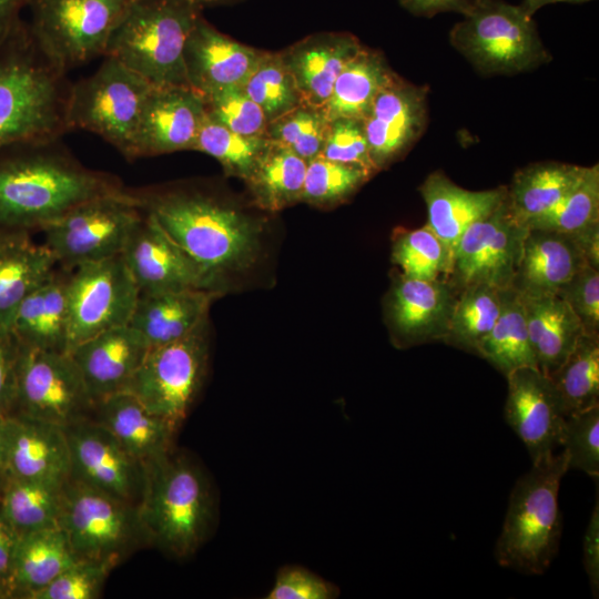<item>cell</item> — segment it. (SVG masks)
<instances>
[{"label": "cell", "instance_id": "6da1fadb", "mask_svg": "<svg viewBox=\"0 0 599 599\" xmlns=\"http://www.w3.org/2000/svg\"><path fill=\"white\" fill-rule=\"evenodd\" d=\"M124 189L113 174L88 169L59 139L0 148V236L30 234L77 205Z\"/></svg>", "mask_w": 599, "mask_h": 599}, {"label": "cell", "instance_id": "7a4b0ae2", "mask_svg": "<svg viewBox=\"0 0 599 599\" xmlns=\"http://www.w3.org/2000/svg\"><path fill=\"white\" fill-rule=\"evenodd\" d=\"M145 212L220 283L247 268L260 250L262 225L252 216L199 190H130Z\"/></svg>", "mask_w": 599, "mask_h": 599}, {"label": "cell", "instance_id": "3957f363", "mask_svg": "<svg viewBox=\"0 0 599 599\" xmlns=\"http://www.w3.org/2000/svg\"><path fill=\"white\" fill-rule=\"evenodd\" d=\"M68 72L22 20L0 45V148L70 131Z\"/></svg>", "mask_w": 599, "mask_h": 599}, {"label": "cell", "instance_id": "277c9868", "mask_svg": "<svg viewBox=\"0 0 599 599\" xmlns=\"http://www.w3.org/2000/svg\"><path fill=\"white\" fill-rule=\"evenodd\" d=\"M136 509L146 541L176 558L199 549L214 518L205 474L191 458L173 450L144 466Z\"/></svg>", "mask_w": 599, "mask_h": 599}, {"label": "cell", "instance_id": "5b68a950", "mask_svg": "<svg viewBox=\"0 0 599 599\" xmlns=\"http://www.w3.org/2000/svg\"><path fill=\"white\" fill-rule=\"evenodd\" d=\"M569 470L562 450L536 463L515 484L495 557L505 568L542 575L555 558L561 535L558 491Z\"/></svg>", "mask_w": 599, "mask_h": 599}, {"label": "cell", "instance_id": "8992f818", "mask_svg": "<svg viewBox=\"0 0 599 599\" xmlns=\"http://www.w3.org/2000/svg\"><path fill=\"white\" fill-rule=\"evenodd\" d=\"M202 9L190 0H134L111 34L110 57L153 85H189L184 47Z\"/></svg>", "mask_w": 599, "mask_h": 599}, {"label": "cell", "instance_id": "52a82bcc", "mask_svg": "<svg viewBox=\"0 0 599 599\" xmlns=\"http://www.w3.org/2000/svg\"><path fill=\"white\" fill-rule=\"evenodd\" d=\"M460 13L449 41L481 74H516L550 59L521 4L470 0Z\"/></svg>", "mask_w": 599, "mask_h": 599}, {"label": "cell", "instance_id": "ba28073f", "mask_svg": "<svg viewBox=\"0 0 599 599\" xmlns=\"http://www.w3.org/2000/svg\"><path fill=\"white\" fill-rule=\"evenodd\" d=\"M103 58L93 74L72 83L69 130L94 133L130 160L140 115L154 85L118 60Z\"/></svg>", "mask_w": 599, "mask_h": 599}, {"label": "cell", "instance_id": "9c48e42d", "mask_svg": "<svg viewBox=\"0 0 599 599\" xmlns=\"http://www.w3.org/2000/svg\"><path fill=\"white\" fill-rule=\"evenodd\" d=\"M144 210L128 189L85 201L44 225V246L71 271L120 255Z\"/></svg>", "mask_w": 599, "mask_h": 599}, {"label": "cell", "instance_id": "30bf717a", "mask_svg": "<svg viewBox=\"0 0 599 599\" xmlns=\"http://www.w3.org/2000/svg\"><path fill=\"white\" fill-rule=\"evenodd\" d=\"M58 527L78 560L116 566L146 541L135 505L72 479L63 487Z\"/></svg>", "mask_w": 599, "mask_h": 599}, {"label": "cell", "instance_id": "8fae6325", "mask_svg": "<svg viewBox=\"0 0 599 599\" xmlns=\"http://www.w3.org/2000/svg\"><path fill=\"white\" fill-rule=\"evenodd\" d=\"M209 359V322L184 337L151 347L124 392L176 427L203 384Z\"/></svg>", "mask_w": 599, "mask_h": 599}, {"label": "cell", "instance_id": "7c38bea8", "mask_svg": "<svg viewBox=\"0 0 599 599\" xmlns=\"http://www.w3.org/2000/svg\"><path fill=\"white\" fill-rule=\"evenodd\" d=\"M134 0H29L31 32L67 71L103 57Z\"/></svg>", "mask_w": 599, "mask_h": 599}, {"label": "cell", "instance_id": "4fadbf2b", "mask_svg": "<svg viewBox=\"0 0 599 599\" xmlns=\"http://www.w3.org/2000/svg\"><path fill=\"white\" fill-rule=\"evenodd\" d=\"M94 406L68 353L20 346L10 414L67 428L92 418Z\"/></svg>", "mask_w": 599, "mask_h": 599}, {"label": "cell", "instance_id": "5bb4252c", "mask_svg": "<svg viewBox=\"0 0 599 599\" xmlns=\"http://www.w3.org/2000/svg\"><path fill=\"white\" fill-rule=\"evenodd\" d=\"M71 271L67 353L103 331L128 325L140 295L121 254Z\"/></svg>", "mask_w": 599, "mask_h": 599}, {"label": "cell", "instance_id": "9a60e30c", "mask_svg": "<svg viewBox=\"0 0 599 599\" xmlns=\"http://www.w3.org/2000/svg\"><path fill=\"white\" fill-rule=\"evenodd\" d=\"M528 229L511 213L506 197L464 232L454 250L447 282L457 292L478 284L511 287Z\"/></svg>", "mask_w": 599, "mask_h": 599}, {"label": "cell", "instance_id": "2e32d148", "mask_svg": "<svg viewBox=\"0 0 599 599\" xmlns=\"http://www.w3.org/2000/svg\"><path fill=\"white\" fill-rule=\"evenodd\" d=\"M121 257L139 294L222 291L221 283L189 256L145 211L128 236Z\"/></svg>", "mask_w": 599, "mask_h": 599}, {"label": "cell", "instance_id": "e0dca14e", "mask_svg": "<svg viewBox=\"0 0 599 599\" xmlns=\"http://www.w3.org/2000/svg\"><path fill=\"white\" fill-rule=\"evenodd\" d=\"M63 429L70 450V479L138 506L144 466L92 418Z\"/></svg>", "mask_w": 599, "mask_h": 599}, {"label": "cell", "instance_id": "ac0fdd59", "mask_svg": "<svg viewBox=\"0 0 599 599\" xmlns=\"http://www.w3.org/2000/svg\"><path fill=\"white\" fill-rule=\"evenodd\" d=\"M427 95L425 85L396 74L375 98L363 125L377 172L406 154L425 131Z\"/></svg>", "mask_w": 599, "mask_h": 599}, {"label": "cell", "instance_id": "d6986e66", "mask_svg": "<svg viewBox=\"0 0 599 599\" xmlns=\"http://www.w3.org/2000/svg\"><path fill=\"white\" fill-rule=\"evenodd\" d=\"M205 115V100L191 87L154 85L140 115L130 160L193 150Z\"/></svg>", "mask_w": 599, "mask_h": 599}, {"label": "cell", "instance_id": "ffe728a7", "mask_svg": "<svg viewBox=\"0 0 599 599\" xmlns=\"http://www.w3.org/2000/svg\"><path fill=\"white\" fill-rule=\"evenodd\" d=\"M505 419L536 463L561 446L566 415L548 376L521 367L507 376Z\"/></svg>", "mask_w": 599, "mask_h": 599}, {"label": "cell", "instance_id": "44dd1931", "mask_svg": "<svg viewBox=\"0 0 599 599\" xmlns=\"http://www.w3.org/2000/svg\"><path fill=\"white\" fill-rule=\"evenodd\" d=\"M6 479L65 485L71 477L69 444L64 429L10 414L1 422Z\"/></svg>", "mask_w": 599, "mask_h": 599}, {"label": "cell", "instance_id": "7402d4cb", "mask_svg": "<svg viewBox=\"0 0 599 599\" xmlns=\"http://www.w3.org/2000/svg\"><path fill=\"white\" fill-rule=\"evenodd\" d=\"M457 291L446 280H418L400 274L387 301L386 316L398 347L445 339Z\"/></svg>", "mask_w": 599, "mask_h": 599}, {"label": "cell", "instance_id": "603a6c76", "mask_svg": "<svg viewBox=\"0 0 599 599\" xmlns=\"http://www.w3.org/2000/svg\"><path fill=\"white\" fill-rule=\"evenodd\" d=\"M264 53L220 32L201 14L184 47L187 83L203 97L243 87Z\"/></svg>", "mask_w": 599, "mask_h": 599}, {"label": "cell", "instance_id": "cb8c5ba5", "mask_svg": "<svg viewBox=\"0 0 599 599\" xmlns=\"http://www.w3.org/2000/svg\"><path fill=\"white\" fill-rule=\"evenodd\" d=\"M150 346L130 325L113 327L82 342L68 354L94 402L124 392Z\"/></svg>", "mask_w": 599, "mask_h": 599}, {"label": "cell", "instance_id": "d4e9b609", "mask_svg": "<svg viewBox=\"0 0 599 599\" xmlns=\"http://www.w3.org/2000/svg\"><path fill=\"white\" fill-rule=\"evenodd\" d=\"M364 45L349 32L311 34L280 52L292 74L302 102L325 105L344 67Z\"/></svg>", "mask_w": 599, "mask_h": 599}, {"label": "cell", "instance_id": "484cf974", "mask_svg": "<svg viewBox=\"0 0 599 599\" xmlns=\"http://www.w3.org/2000/svg\"><path fill=\"white\" fill-rule=\"evenodd\" d=\"M586 264L573 233L529 227L511 287L524 296L558 294Z\"/></svg>", "mask_w": 599, "mask_h": 599}, {"label": "cell", "instance_id": "4316f807", "mask_svg": "<svg viewBox=\"0 0 599 599\" xmlns=\"http://www.w3.org/2000/svg\"><path fill=\"white\" fill-rule=\"evenodd\" d=\"M419 192L427 207V226L451 253L464 232L493 213L507 197V186L470 191L438 171L425 179Z\"/></svg>", "mask_w": 599, "mask_h": 599}, {"label": "cell", "instance_id": "83f0119b", "mask_svg": "<svg viewBox=\"0 0 599 599\" xmlns=\"http://www.w3.org/2000/svg\"><path fill=\"white\" fill-rule=\"evenodd\" d=\"M92 419L102 425L143 466L172 450L176 426L150 412L128 392L94 406Z\"/></svg>", "mask_w": 599, "mask_h": 599}, {"label": "cell", "instance_id": "f1b7e54d", "mask_svg": "<svg viewBox=\"0 0 599 599\" xmlns=\"http://www.w3.org/2000/svg\"><path fill=\"white\" fill-rule=\"evenodd\" d=\"M216 290H183L140 294L128 325L151 347L184 337L209 318Z\"/></svg>", "mask_w": 599, "mask_h": 599}, {"label": "cell", "instance_id": "f546056e", "mask_svg": "<svg viewBox=\"0 0 599 599\" xmlns=\"http://www.w3.org/2000/svg\"><path fill=\"white\" fill-rule=\"evenodd\" d=\"M69 276L54 268L22 301L10 327L21 345L67 353Z\"/></svg>", "mask_w": 599, "mask_h": 599}, {"label": "cell", "instance_id": "4dcf8cb0", "mask_svg": "<svg viewBox=\"0 0 599 599\" xmlns=\"http://www.w3.org/2000/svg\"><path fill=\"white\" fill-rule=\"evenodd\" d=\"M520 296L538 369L549 377L565 362L585 331L559 295Z\"/></svg>", "mask_w": 599, "mask_h": 599}, {"label": "cell", "instance_id": "1f68e13d", "mask_svg": "<svg viewBox=\"0 0 599 599\" xmlns=\"http://www.w3.org/2000/svg\"><path fill=\"white\" fill-rule=\"evenodd\" d=\"M30 234L0 236V328H10L27 295L55 268L57 262L44 245Z\"/></svg>", "mask_w": 599, "mask_h": 599}, {"label": "cell", "instance_id": "d6a6232c", "mask_svg": "<svg viewBox=\"0 0 599 599\" xmlns=\"http://www.w3.org/2000/svg\"><path fill=\"white\" fill-rule=\"evenodd\" d=\"M78 559L59 527L19 535L14 550L10 595L29 598Z\"/></svg>", "mask_w": 599, "mask_h": 599}, {"label": "cell", "instance_id": "836d02e7", "mask_svg": "<svg viewBox=\"0 0 599 599\" xmlns=\"http://www.w3.org/2000/svg\"><path fill=\"white\" fill-rule=\"evenodd\" d=\"M395 75L380 52L363 47L335 80L323 106L326 118L363 121L375 98Z\"/></svg>", "mask_w": 599, "mask_h": 599}, {"label": "cell", "instance_id": "e575fe53", "mask_svg": "<svg viewBox=\"0 0 599 599\" xmlns=\"http://www.w3.org/2000/svg\"><path fill=\"white\" fill-rule=\"evenodd\" d=\"M583 167L548 161L519 169L507 186V203L511 213L528 226L566 195L580 177Z\"/></svg>", "mask_w": 599, "mask_h": 599}, {"label": "cell", "instance_id": "d590c367", "mask_svg": "<svg viewBox=\"0 0 599 599\" xmlns=\"http://www.w3.org/2000/svg\"><path fill=\"white\" fill-rule=\"evenodd\" d=\"M306 165L292 150L271 141L245 180L255 204L276 212L302 201Z\"/></svg>", "mask_w": 599, "mask_h": 599}, {"label": "cell", "instance_id": "8d00e7d4", "mask_svg": "<svg viewBox=\"0 0 599 599\" xmlns=\"http://www.w3.org/2000/svg\"><path fill=\"white\" fill-rule=\"evenodd\" d=\"M477 355L505 376L521 367L538 368L529 339L522 298L512 287L502 290L499 317L479 344Z\"/></svg>", "mask_w": 599, "mask_h": 599}, {"label": "cell", "instance_id": "74e56055", "mask_svg": "<svg viewBox=\"0 0 599 599\" xmlns=\"http://www.w3.org/2000/svg\"><path fill=\"white\" fill-rule=\"evenodd\" d=\"M63 487L8 478L0 494V512L19 535L58 527Z\"/></svg>", "mask_w": 599, "mask_h": 599}, {"label": "cell", "instance_id": "f35d334b", "mask_svg": "<svg viewBox=\"0 0 599 599\" xmlns=\"http://www.w3.org/2000/svg\"><path fill=\"white\" fill-rule=\"evenodd\" d=\"M567 416L599 405V336L582 334L549 376Z\"/></svg>", "mask_w": 599, "mask_h": 599}, {"label": "cell", "instance_id": "ab89813d", "mask_svg": "<svg viewBox=\"0 0 599 599\" xmlns=\"http://www.w3.org/2000/svg\"><path fill=\"white\" fill-rule=\"evenodd\" d=\"M501 303L502 290L494 286L478 284L459 290L444 342L477 354L499 317Z\"/></svg>", "mask_w": 599, "mask_h": 599}, {"label": "cell", "instance_id": "60d3db41", "mask_svg": "<svg viewBox=\"0 0 599 599\" xmlns=\"http://www.w3.org/2000/svg\"><path fill=\"white\" fill-rule=\"evenodd\" d=\"M270 143L265 135L250 136L230 130L206 111L193 150L211 155L227 175L245 181Z\"/></svg>", "mask_w": 599, "mask_h": 599}, {"label": "cell", "instance_id": "b9f144b4", "mask_svg": "<svg viewBox=\"0 0 599 599\" xmlns=\"http://www.w3.org/2000/svg\"><path fill=\"white\" fill-rule=\"evenodd\" d=\"M392 257L407 277L446 280L450 273L453 253L426 225L400 230L394 238Z\"/></svg>", "mask_w": 599, "mask_h": 599}, {"label": "cell", "instance_id": "7bdbcfd3", "mask_svg": "<svg viewBox=\"0 0 599 599\" xmlns=\"http://www.w3.org/2000/svg\"><path fill=\"white\" fill-rule=\"evenodd\" d=\"M599 223V165L585 166L576 184L546 214L531 221L530 229L576 233Z\"/></svg>", "mask_w": 599, "mask_h": 599}, {"label": "cell", "instance_id": "ee69618b", "mask_svg": "<svg viewBox=\"0 0 599 599\" xmlns=\"http://www.w3.org/2000/svg\"><path fill=\"white\" fill-rule=\"evenodd\" d=\"M243 89L262 109L268 122L303 103L280 52L265 51Z\"/></svg>", "mask_w": 599, "mask_h": 599}, {"label": "cell", "instance_id": "f6af8a7d", "mask_svg": "<svg viewBox=\"0 0 599 599\" xmlns=\"http://www.w3.org/2000/svg\"><path fill=\"white\" fill-rule=\"evenodd\" d=\"M327 128L328 119L323 109L302 103L268 122L265 136L308 162L319 155Z\"/></svg>", "mask_w": 599, "mask_h": 599}, {"label": "cell", "instance_id": "bcb514c9", "mask_svg": "<svg viewBox=\"0 0 599 599\" xmlns=\"http://www.w3.org/2000/svg\"><path fill=\"white\" fill-rule=\"evenodd\" d=\"M373 174L363 167L316 156L307 162L302 201L327 206L345 201Z\"/></svg>", "mask_w": 599, "mask_h": 599}, {"label": "cell", "instance_id": "7dc6e473", "mask_svg": "<svg viewBox=\"0 0 599 599\" xmlns=\"http://www.w3.org/2000/svg\"><path fill=\"white\" fill-rule=\"evenodd\" d=\"M207 113L230 130L250 136L265 135L268 121L243 87H229L203 97Z\"/></svg>", "mask_w": 599, "mask_h": 599}, {"label": "cell", "instance_id": "c3c4849f", "mask_svg": "<svg viewBox=\"0 0 599 599\" xmlns=\"http://www.w3.org/2000/svg\"><path fill=\"white\" fill-rule=\"evenodd\" d=\"M561 446L569 469L599 477V405L566 417Z\"/></svg>", "mask_w": 599, "mask_h": 599}, {"label": "cell", "instance_id": "681fc988", "mask_svg": "<svg viewBox=\"0 0 599 599\" xmlns=\"http://www.w3.org/2000/svg\"><path fill=\"white\" fill-rule=\"evenodd\" d=\"M114 566L108 562L77 560L28 599H94Z\"/></svg>", "mask_w": 599, "mask_h": 599}, {"label": "cell", "instance_id": "f907efd6", "mask_svg": "<svg viewBox=\"0 0 599 599\" xmlns=\"http://www.w3.org/2000/svg\"><path fill=\"white\" fill-rule=\"evenodd\" d=\"M318 156L359 166L372 174L377 172L370 158L362 120L338 118L328 121L326 138Z\"/></svg>", "mask_w": 599, "mask_h": 599}, {"label": "cell", "instance_id": "816d5d0a", "mask_svg": "<svg viewBox=\"0 0 599 599\" xmlns=\"http://www.w3.org/2000/svg\"><path fill=\"white\" fill-rule=\"evenodd\" d=\"M557 295L579 318L585 334L599 336V268L583 265Z\"/></svg>", "mask_w": 599, "mask_h": 599}, {"label": "cell", "instance_id": "f5cc1de1", "mask_svg": "<svg viewBox=\"0 0 599 599\" xmlns=\"http://www.w3.org/2000/svg\"><path fill=\"white\" fill-rule=\"evenodd\" d=\"M336 585L301 566H285L276 575L265 599H334Z\"/></svg>", "mask_w": 599, "mask_h": 599}, {"label": "cell", "instance_id": "db71d44e", "mask_svg": "<svg viewBox=\"0 0 599 599\" xmlns=\"http://www.w3.org/2000/svg\"><path fill=\"white\" fill-rule=\"evenodd\" d=\"M20 346L10 328H0V416L9 415L13 407Z\"/></svg>", "mask_w": 599, "mask_h": 599}, {"label": "cell", "instance_id": "11a10c76", "mask_svg": "<svg viewBox=\"0 0 599 599\" xmlns=\"http://www.w3.org/2000/svg\"><path fill=\"white\" fill-rule=\"evenodd\" d=\"M583 566L587 572L593 597L599 593V496L592 509L583 537Z\"/></svg>", "mask_w": 599, "mask_h": 599}, {"label": "cell", "instance_id": "9f6ffc18", "mask_svg": "<svg viewBox=\"0 0 599 599\" xmlns=\"http://www.w3.org/2000/svg\"><path fill=\"white\" fill-rule=\"evenodd\" d=\"M19 534L0 512V591L10 595L11 572Z\"/></svg>", "mask_w": 599, "mask_h": 599}, {"label": "cell", "instance_id": "6f0895ef", "mask_svg": "<svg viewBox=\"0 0 599 599\" xmlns=\"http://www.w3.org/2000/svg\"><path fill=\"white\" fill-rule=\"evenodd\" d=\"M470 0H398L409 13L430 18L440 12H461Z\"/></svg>", "mask_w": 599, "mask_h": 599}, {"label": "cell", "instance_id": "680465c9", "mask_svg": "<svg viewBox=\"0 0 599 599\" xmlns=\"http://www.w3.org/2000/svg\"><path fill=\"white\" fill-rule=\"evenodd\" d=\"M29 0H0V45L22 21L21 12Z\"/></svg>", "mask_w": 599, "mask_h": 599}, {"label": "cell", "instance_id": "91938a15", "mask_svg": "<svg viewBox=\"0 0 599 599\" xmlns=\"http://www.w3.org/2000/svg\"><path fill=\"white\" fill-rule=\"evenodd\" d=\"M587 263L599 268V223L573 233Z\"/></svg>", "mask_w": 599, "mask_h": 599}, {"label": "cell", "instance_id": "94428289", "mask_svg": "<svg viewBox=\"0 0 599 599\" xmlns=\"http://www.w3.org/2000/svg\"><path fill=\"white\" fill-rule=\"evenodd\" d=\"M587 1H590V0H524L521 7L525 9V11L529 16L532 17L537 10H539L540 8L547 4H552V3H558V2L580 3V2H587Z\"/></svg>", "mask_w": 599, "mask_h": 599}, {"label": "cell", "instance_id": "6125c7cd", "mask_svg": "<svg viewBox=\"0 0 599 599\" xmlns=\"http://www.w3.org/2000/svg\"><path fill=\"white\" fill-rule=\"evenodd\" d=\"M199 8L203 9L205 7H212V6H221V4H231L234 2H238L241 0H190Z\"/></svg>", "mask_w": 599, "mask_h": 599}, {"label": "cell", "instance_id": "be15d7a7", "mask_svg": "<svg viewBox=\"0 0 599 599\" xmlns=\"http://www.w3.org/2000/svg\"><path fill=\"white\" fill-rule=\"evenodd\" d=\"M3 416H0V494L6 483V473L3 465V450H2V432H1V422Z\"/></svg>", "mask_w": 599, "mask_h": 599}, {"label": "cell", "instance_id": "e7e4bbea", "mask_svg": "<svg viewBox=\"0 0 599 599\" xmlns=\"http://www.w3.org/2000/svg\"><path fill=\"white\" fill-rule=\"evenodd\" d=\"M0 598H3L1 591H0Z\"/></svg>", "mask_w": 599, "mask_h": 599}]
</instances>
